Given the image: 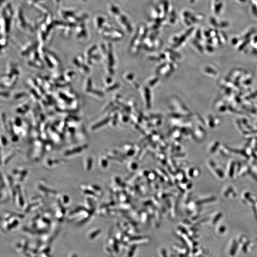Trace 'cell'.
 <instances>
[{"mask_svg": "<svg viewBox=\"0 0 257 257\" xmlns=\"http://www.w3.org/2000/svg\"><path fill=\"white\" fill-rule=\"evenodd\" d=\"M85 147V146H80V147H76L72 149H70L68 151H66L65 152H64V155L66 156L73 155L74 154H78V153H81V152L84 150Z\"/></svg>", "mask_w": 257, "mask_h": 257, "instance_id": "obj_1", "label": "cell"}]
</instances>
